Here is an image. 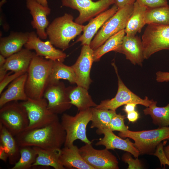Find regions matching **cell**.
<instances>
[{"instance_id":"8fae6325","label":"cell","mask_w":169,"mask_h":169,"mask_svg":"<svg viewBox=\"0 0 169 169\" xmlns=\"http://www.w3.org/2000/svg\"><path fill=\"white\" fill-rule=\"evenodd\" d=\"M62 6L77 10L79 15L74 22L83 24L107 10L115 0H61Z\"/></svg>"},{"instance_id":"ac0fdd59","label":"cell","mask_w":169,"mask_h":169,"mask_svg":"<svg viewBox=\"0 0 169 169\" xmlns=\"http://www.w3.org/2000/svg\"><path fill=\"white\" fill-rule=\"evenodd\" d=\"M115 52L124 54L133 64L142 66L144 59L143 46L141 40L138 36L125 35Z\"/></svg>"},{"instance_id":"4316f807","label":"cell","mask_w":169,"mask_h":169,"mask_svg":"<svg viewBox=\"0 0 169 169\" xmlns=\"http://www.w3.org/2000/svg\"><path fill=\"white\" fill-rule=\"evenodd\" d=\"M146 8L139 4L137 1L134 4V8L131 15L128 20L124 29L126 35L135 36L140 33L146 24L144 16Z\"/></svg>"},{"instance_id":"7bdbcfd3","label":"cell","mask_w":169,"mask_h":169,"mask_svg":"<svg viewBox=\"0 0 169 169\" xmlns=\"http://www.w3.org/2000/svg\"><path fill=\"white\" fill-rule=\"evenodd\" d=\"M0 159L6 162L8 159V156L4 147L0 145Z\"/></svg>"},{"instance_id":"f546056e","label":"cell","mask_w":169,"mask_h":169,"mask_svg":"<svg viewBox=\"0 0 169 169\" xmlns=\"http://www.w3.org/2000/svg\"><path fill=\"white\" fill-rule=\"evenodd\" d=\"M124 29L111 36L100 47L94 50V62L99 61L101 57L108 52H115L121 44L125 35Z\"/></svg>"},{"instance_id":"5bb4252c","label":"cell","mask_w":169,"mask_h":169,"mask_svg":"<svg viewBox=\"0 0 169 169\" xmlns=\"http://www.w3.org/2000/svg\"><path fill=\"white\" fill-rule=\"evenodd\" d=\"M94 51L89 45H83L80 55L71 66L76 76V84L87 90L92 81L90 74L94 62Z\"/></svg>"},{"instance_id":"ee69618b","label":"cell","mask_w":169,"mask_h":169,"mask_svg":"<svg viewBox=\"0 0 169 169\" xmlns=\"http://www.w3.org/2000/svg\"><path fill=\"white\" fill-rule=\"evenodd\" d=\"M7 71L3 66L0 67V82L3 80L7 75Z\"/></svg>"},{"instance_id":"2e32d148","label":"cell","mask_w":169,"mask_h":169,"mask_svg":"<svg viewBox=\"0 0 169 169\" xmlns=\"http://www.w3.org/2000/svg\"><path fill=\"white\" fill-rule=\"evenodd\" d=\"M26 4L32 17V27L36 29L41 39H46L48 37L46 29L49 24L47 16L50 13V9L48 6L42 5L36 0H26Z\"/></svg>"},{"instance_id":"d590c367","label":"cell","mask_w":169,"mask_h":169,"mask_svg":"<svg viewBox=\"0 0 169 169\" xmlns=\"http://www.w3.org/2000/svg\"><path fill=\"white\" fill-rule=\"evenodd\" d=\"M167 140H164L163 142H161L156 146L155 152L153 155L157 156L159 160L161 166L163 165L165 167L166 165L169 166V161L164 152L163 146L166 145Z\"/></svg>"},{"instance_id":"d6986e66","label":"cell","mask_w":169,"mask_h":169,"mask_svg":"<svg viewBox=\"0 0 169 169\" xmlns=\"http://www.w3.org/2000/svg\"><path fill=\"white\" fill-rule=\"evenodd\" d=\"M118 10L117 7L114 4L110 8L91 19L88 24L84 26L82 34L78 38L76 42H80L82 45H90L93 37L99 28Z\"/></svg>"},{"instance_id":"d4e9b609","label":"cell","mask_w":169,"mask_h":169,"mask_svg":"<svg viewBox=\"0 0 169 169\" xmlns=\"http://www.w3.org/2000/svg\"><path fill=\"white\" fill-rule=\"evenodd\" d=\"M66 89L71 103L76 107L79 111L97 105L93 101L86 89L77 85L68 87Z\"/></svg>"},{"instance_id":"f1b7e54d","label":"cell","mask_w":169,"mask_h":169,"mask_svg":"<svg viewBox=\"0 0 169 169\" xmlns=\"http://www.w3.org/2000/svg\"><path fill=\"white\" fill-rule=\"evenodd\" d=\"M157 102L153 101L148 107L143 110L146 115H150L153 123L159 127L169 126V102L164 106H157Z\"/></svg>"},{"instance_id":"8d00e7d4","label":"cell","mask_w":169,"mask_h":169,"mask_svg":"<svg viewBox=\"0 0 169 169\" xmlns=\"http://www.w3.org/2000/svg\"><path fill=\"white\" fill-rule=\"evenodd\" d=\"M136 1L147 9L168 6L167 0H136Z\"/></svg>"},{"instance_id":"b9f144b4","label":"cell","mask_w":169,"mask_h":169,"mask_svg":"<svg viewBox=\"0 0 169 169\" xmlns=\"http://www.w3.org/2000/svg\"><path fill=\"white\" fill-rule=\"evenodd\" d=\"M137 104L134 103H130L125 105L123 110L124 111L128 113L136 110V108Z\"/></svg>"},{"instance_id":"5b68a950","label":"cell","mask_w":169,"mask_h":169,"mask_svg":"<svg viewBox=\"0 0 169 169\" xmlns=\"http://www.w3.org/2000/svg\"><path fill=\"white\" fill-rule=\"evenodd\" d=\"M91 108L79 111L74 116L66 113L63 114L60 122L66 133L64 146L73 145L77 139H79L85 144H91L86 134V127L91 121Z\"/></svg>"},{"instance_id":"9c48e42d","label":"cell","mask_w":169,"mask_h":169,"mask_svg":"<svg viewBox=\"0 0 169 169\" xmlns=\"http://www.w3.org/2000/svg\"><path fill=\"white\" fill-rule=\"evenodd\" d=\"M21 103L26 109L29 120L27 129L42 127L59 119L58 115L48 108V101L44 97L38 99L28 98L26 100Z\"/></svg>"},{"instance_id":"ab89813d","label":"cell","mask_w":169,"mask_h":169,"mask_svg":"<svg viewBox=\"0 0 169 169\" xmlns=\"http://www.w3.org/2000/svg\"><path fill=\"white\" fill-rule=\"evenodd\" d=\"M136 0H115V4L118 9L129 5L134 4Z\"/></svg>"},{"instance_id":"4dcf8cb0","label":"cell","mask_w":169,"mask_h":169,"mask_svg":"<svg viewBox=\"0 0 169 169\" xmlns=\"http://www.w3.org/2000/svg\"><path fill=\"white\" fill-rule=\"evenodd\" d=\"M146 24L169 25V6L147 9L144 16Z\"/></svg>"},{"instance_id":"9a60e30c","label":"cell","mask_w":169,"mask_h":169,"mask_svg":"<svg viewBox=\"0 0 169 169\" xmlns=\"http://www.w3.org/2000/svg\"><path fill=\"white\" fill-rule=\"evenodd\" d=\"M24 46L29 50H34L37 55L54 61L63 62L67 57L65 53L55 48L49 41L41 40L34 31L29 32L28 41Z\"/></svg>"},{"instance_id":"83f0119b","label":"cell","mask_w":169,"mask_h":169,"mask_svg":"<svg viewBox=\"0 0 169 169\" xmlns=\"http://www.w3.org/2000/svg\"><path fill=\"white\" fill-rule=\"evenodd\" d=\"M60 79L67 80L71 84L76 83L75 75L71 66L66 65L61 61H53L48 84Z\"/></svg>"},{"instance_id":"277c9868","label":"cell","mask_w":169,"mask_h":169,"mask_svg":"<svg viewBox=\"0 0 169 169\" xmlns=\"http://www.w3.org/2000/svg\"><path fill=\"white\" fill-rule=\"evenodd\" d=\"M119 136L128 138L134 141L135 146L140 155H152L157 146L162 141L169 140V126L159 127L156 129L140 131H127L120 132Z\"/></svg>"},{"instance_id":"e575fe53","label":"cell","mask_w":169,"mask_h":169,"mask_svg":"<svg viewBox=\"0 0 169 169\" xmlns=\"http://www.w3.org/2000/svg\"><path fill=\"white\" fill-rule=\"evenodd\" d=\"M131 154L128 152L124 153L122 157V160L125 163L128 164V169H139L143 168V165L138 157L133 159Z\"/></svg>"},{"instance_id":"f6af8a7d","label":"cell","mask_w":169,"mask_h":169,"mask_svg":"<svg viewBox=\"0 0 169 169\" xmlns=\"http://www.w3.org/2000/svg\"><path fill=\"white\" fill-rule=\"evenodd\" d=\"M164 152L169 161V145L163 148Z\"/></svg>"},{"instance_id":"7a4b0ae2","label":"cell","mask_w":169,"mask_h":169,"mask_svg":"<svg viewBox=\"0 0 169 169\" xmlns=\"http://www.w3.org/2000/svg\"><path fill=\"white\" fill-rule=\"evenodd\" d=\"M53 61L35 54L28 68L25 91L28 98L38 99L43 97L49 83Z\"/></svg>"},{"instance_id":"7dc6e473","label":"cell","mask_w":169,"mask_h":169,"mask_svg":"<svg viewBox=\"0 0 169 169\" xmlns=\"http://www.w3.org/2000/svg\"><path fill=\"white\" fill-rule=\"evenodd\" d=\"M38 3L45 6H48L47 0H36Z\"/></svg>"},{"instance_id":"484cf974","label":"cell","mask_w":169,"mask_h":169,"mask_svg":"<svg viewBox=\"0 0 169 169\" xmlns=\"http://www.w3.org/2000/svg\"><path fill=\"white\" fill-rule=\"evenodd\" d=\"M0 144L8 154L9 163L14 165L20 157V146L15 136L1 123Z\"/></svg>"},{"instance_id":"d6a6232c","label":"cell","mask_w":169,"mask_h":169,"mask_svg":"<svg viewBox=\"0 0 169 169\" xmlns=\"http://www.w3.org/2000/svg\"><path fill=\"white\" fill-rule=\"evenodd\" d=\"M20 157L11 169H29L32 167L37 155L33 147H20Z\"/></svg>"},{"instance_id":"8992f818","label":"cell","mask_w":169,"mask_h":169,"mask_svg":"<svg viewBox=\"0 0 169 169\" xmlns=\"http://www.w3.org/2000/svg\"><path fill=\"white\" fill-rule=\"evenodd\" d=\"M0 123L14 136L26 130L28 126L29 120L21 102L11 101L0 107Z\"/></svg>"},{"instance_id":"e0dca14e","label":"cell","mask_w":169,"mask_h":169,"mask_svg":"<svg viewBox=\"0 0 169 169\" xmlns=\"http://www.w3.org/2000/svg\"><path fill=\"white\" fill-rule=\"evenodd\" d=\"M96 133L99 135L103 134L104 137L99 139L96 146L102 145L107 149H118L131 153L135 158L140 155L139 151L134 146V143L130 141L129 138L122 139L114 134L113 131L108 129L96 130Z\"/></svg>"},{"instance_id":"44dd1931","label":"cell","mask_w":169,"mask_h":169,"mask_svg":"<svg viewBox=\"0 0 169 169\" xmlns=\"http://www.w3.org/2000/svg\"><path fill=\"white\" fill-rule=\"evenodd\" d=\"M29 32H12L0 39V54L8 58L22 49L28 41Z\"/></svg>"},{"instance_id":"6da1fadb","label":"cell","mask_w":169,"mask_h":169,"mask_svg":"<svg viewBox=\"0 0 169 169\" xmlns=\"http://www.w3.org/2000/svg\"><path fill=\"white\" fill-rule=\"evenodd\" d=\"M15 137L20 147L61 149L65 142L66 133L59 119L42 127L27 129Z\"/></svg>"},{"instance_id":"603a6c76","label":"cell","mask_w":169,"mask_h":169,"mask_svg":"<svg viewBox=\"0 0 169 169\" xmlns=\"http://www.w3.org/2000/svg\"><path fill=\"white\" fill-rule=\"evenodd\" d=\"M35 54V53L30 50L22 49L7 58L3 66L8 71H11L14 73L28 71L31 61Z\"/></svg>"},{"instance_id":"ffe728a7","label":"cell","mask_w":169,"mask_h":169,"mask_svg":"<svg viewBox=\"0 0 169 169\" xmlns=\"http://www.w3.org/2000/svg\"><path fill=\"white\" fill-rule=\"evenodd\" d=\"M27 72L12 82L8 88L2 93L0 97V107L13 101L26 100L28 98L25 91Z\"/></svg>"},{"instance_id":"30bf717a","label":"cell","mask_w":169,"mask_h":169,"mask_svg":"<svg viewBox=\"0 0 169 169\" xmlns=\"http://www.w3.org/2000/svg\"><path fill=\"white\" fill-rule=\"evenodd\" d=\"M118 78V88L115 96L111 99L102 100L95 107L100 109L116 111L119 107L130 103H136L146 107L153 102V99L149 100L147 97L141 98L129 89L125 84L119 75L117 66L114 62L112 64Z\"/></svg>"},{"instance_id":"7402d4cb","label":"cell","mask_w":169,"mask_h":169,"mask_svg":"<svg viewBox=\"0 0 169 169\" xmlns=\"http://www.w3.org/2000/svg\"><path fill=\"white\" fill-rule=\"evenodd\" d=\"M60 160L64 166L68 169H94L83 158L78 147L74 144L61 149Z\"/></svg>"},{"instance_id":"bcb514c9","label":"cell","mask_w":169,"mask_h":169,"mask_svg":"<svg viewBox=\"0 0 169 169\" xmlns=\"http://www.w3.org/2000/svg\"><path fill=\"white\" fill-rule=\"evenodd\" d=\"M3 56L0 54V67L3 66L5 64L6 59Z\"/></svg>"},{"instance_id":"7c38bea8","label":"cell","mask_w":169,"mask_h":169,"mask_svg":"<svg viewBox=\"0 0 169 169\" xmlns=\"http://www.w3.org/2000/svg\"><path fill=\"white\" fill-rule=\"evenodd\" d=\"M91 144H85L79 148L81 156L88 164L94 169H119L116 157L108 149H95Z\"/></svg>"},{"instance_id":"4fadbf2b","label":"cell","mask_w":169,"mask_h":169,"mask_svg":"<svg viewBox=\"0 0 169 169\" xmlns=\"http://www.w3.org/2000/svg\"><path fill=\"white\" fill-rule=\"evenodd\" d=\"M43 97L48 103V107L53 113L58 115L69 109L72 106L64 83L59 80L49 83Z\"/></svg>"},{"instance_id":"836d02e7","label":"cell","mask_w":169,"mask_h":169,"mask_svg":"<svg viewBox=\"0 0 169 169\" xmlns=\"http://www.w3.org/2000/svg\"><path fill=\"white\" fill-rule=\"evenodd\" d=\"M125 115L120 114H115L109 124L108 129L112 131H117L120 132H124L128 130V127L125 125Z\"/></svg>"},{"instance_id":"60d3db41","label":"cell","mask_w":169,"mask_h":169,"mask_svg":"<svg viewBox=\"0 0 169 169\" xmlns=\"http://www.w3.org/2000/svg\"><path fill=\"white\" fill-rule=\"evenodd\" d=\"M126 114V117L129 121L132 122L136 121L139 117V113L136 110Z\"/></svg>"},{"instance_id":"cb8c5ba5","label":"cell","mask_w":169,"mask_h":169,"mask_svg":"<svg viewBox=\"0 0 169 169\" xmlns=\"http://www.w3.org/2000/svg\"><path fill=\"white\" fill-rule=\"evenodd\" d=\"M37 156L32 167L41 166H51L55 169H64L60 160L61 149H45L32 146Z\"/></svg>"},{"instance_id":"74e56055","label":"cell","mask_w":169,"mask_h":169,"mask_svg":"<svg viewBox=\"0 0 169 169\" xmlns=\"http://www.w3.org/2000/svg\"><path fill=\"white\" fill-rule=\"evenodd\" d=\"M27 72V71H22L14 72L12 74H10V73H8L4 79L0 82V94H1L6 87L10 83Z\"/></svg>"},{"instance_id":"1f68e13d","label":"cell","mask_w":169,"mask_h":169,"mask_svg":"<svg viewBox=\"0 0 169 169\" xmlns=\"http://www.w3.org/2000/svg\"><path fill=\"white\" fill-rule=\"evenodd\" d=\"M92 117L90 128H97V130L108 129L109 124L116 111L91 108Z\"/></svg>"},{"instance_id":"3957f363","label":"cell","mask_w":169,"mask_h":169,"mask_svg":"<svg viewBox=\"0 0 169 169\" xmlns=\"http://www.w3.org/2000/svg\"><path fill=\"white\" fill-rule=\"evenodd\" d=\"M73 19L72 15L66 13L49 24L46 32L53 45L65 50L69 47L70 41L83 32L85 25L75 23Z\"/></svg>"},{"instance_id":"f35d334b","label":"cell","mask_w":169,"mask_h":169,"mask_svg":"<svg viewBox=\"0 0 169 169\" xmlns=\"http://www.w3.org/2000/svg\"><path fill=\"white\" fill-rule=\"evenodd\" d=\"M156 74V80L157 82L162 83L169 81V72L158 71Z\"/></svg>"},{"instance_id":"52a82bcc","label":"cell","mask_w":169,"mask_h":169,"mask_svg":"<svg viewBox=\"0 0 169 169\" xmlns=\"http://www.w3.org/2000/svg\"><path fill=\"white\" fill-rule=\"evenodd\" d=\"M134 4L126 6L118 9L117 12L103 25L92 40L90 45L94 50H96L109 38L125 29L131 15Z\"/></svg>"},{"instance_id":"ba28073f","label":"cell","mask_w":169,"mask_h":169,"mask_svg":"<svg viewBox=\"0 0 169 169\" xmlns=\"http://www.w3.org/2000/svg\"><path fill=\"white\" fill-rule=\"evenodd\" d=\"M144 59L163 50H169V25L149 24L142 36Z\"/></svg>"}]
</instances>
